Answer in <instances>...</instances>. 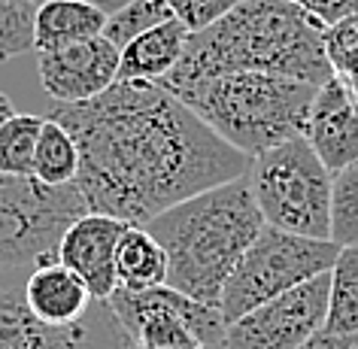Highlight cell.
Wrapping results in <instances>:
<instances>
[{
  "instance_id": "7",
  "label": "cell",
  "mask_w": 358,
  "mask_h": 349,
  "mask_svg": "<svg viewBox=\"0 0 358 349\" xmlns=\"http://www.w3.org/2000/svg\"><path fill=\"white\" fill-rule=\"evenodd\" d=\"M83 213L88 207L76 183L46 185L0 173V271L55 262L61 234Z\"/></svg>"
},
{
  "instance_id": "9",
  "label": "cell",
  "mask_w": 358,
  "mask_h": 349,
  "mask_svg": "<svg viewBox=\"0 0 358 349\" xmlns=\"http://www.w3.org/2000/svg\"><path fill=\"white\" fill-rule=\"evenodd\" d=\"M331 271L225 325L219 349H301L325 325Z\"/></svg>"
},
{
  "instance_id": "10",
  "label": "cell",
  "mask_w": 358,
  "mask_h": 349,
  "mask_svg": "<svg viewBox=\"0 0 358 349\" xmlns=\"http://www.w3.org/2000/svg\"><path fill=\"white\" fill-rule=\"evenodd\" d=\"M37 73L55 104H83L119 79V49L103 37L37 52Z\"/></svg>"
},
{
  "instance_id": "2",
  "label": "cell",
  "mask_w": 358,
  "mask_h": 349,
  "mask_svg": "<svg viewBox=\"0 0 358 349\" xmlns=\"http://www.w3.org/2000/svg\"><path fill=\"white\" fill-rule=\"evenodd\" d=\"M325 24L289 0H240L216 24L192 34L182 58L161 79L176 88L222 73H273L325 85L334 70L325 55Z\"/></svg>"
},
{
  "instance_id": "20",
  "label": "cell",
  "mask_w": 358,
  "mask_h": 349,
  "mask_svg": "<svg viewBox=\"0 0 358 349\" xmlns=\"http://www.w3.org/2000/svg\"><path fill=\"white\" fill-rule=\"evenodd\" d=\"M170 19H173V15H170L164 0H128V3H122L119 10H113L106 15L101 37L110 40L113 46L122 52L131 40H137L140 34L158 28V24H164Z\"/></svg>"
},
{
  "instance_id": "15",
  "label": "cell",
  "mask_w": 358,
  "mask_h": 349,
  "mask_svg": "<svg viewBox=\"0 0 358 349\" xmlns=\"http://www.w3.org/2000/svg\"><path fill=\"white\" fill-rule=\"evenodd\" d=\"M106 13L85 0H40L34 19V49H61L70 43L101 37Z\"/></svg>"
},
{
  "instance_id": "5",
  "label": "cell",
  "mask_w": 358,
  "mask_h": 349,
  "mask_svg": "<svg viewBox=\"0 0 358 349\" xmlns=\"http://www.w3.org/2000/svg\"><path fill=\"white\" fill-rule=\"evenodd\" d=\"M264 225L285 234L331 240V170L303 137L258 152L246 170Z\"/></svg>"
},
{
  "instance_id": "29",
  "label": "cell",
  "mask_w": 358,
  "mask_h": 349,
  "mask_svg": "<svg viewBox=\"0 0 358 349\" xmlns=\"http://www.w3.org/2000/svg\"><path fill=\"white\" fill-rule=\"evenodd\" d=\"M355 13H358V10H355Z\"/></svg>"
},
{
  "instance_id": "13",
  "label": "cell",
  "mask_w": 358,
  "mask_h": 349,
  "mask_svg": "<svg viewBox=\"0 0 358 349\" xmlns=\"http://www.w3.org/2000/svg\"><path fill=\"white\" fill-rule=\"evenodd\" d=\"M24 304H28L31 316L43 325L64 328L85 316L92 307V294L83 280L55 258V262L31 267L28 280H24Z\"/></svg>"
},
{
  "instance_id": "23",
  "label": "cell",
  "mask_w": 358,
  "mask_h": 349,
  "mask_svg": "<svg viewBox=\"0 0 358 349\" xmlns=\"http://www.w3.org/2000/svg\"><path fill=\"white\" fill-rule=\"evenodd\" d=\"M170 15L182 24L189 34H198L210 24H216L222 15H228L240 0H164Z\"/></svg>"
},
{
  "instance_id": "26",
  "label": "cell",
  "mask_w": 358,
  "mask_h": 349,
  "mask_svg": "<svg viewBox=\"0 0 358 349\" xmlns=\"http://www.w3.org/2000/svg\"><path fill=\"white\" fill-rule=\"evenodd\" d=\"M13 115H15V106H13V101H10V97H6L3 92H0V128H3V124L10 122Z\"/></svg>"
},
{
  "instance_id": "16",
  "label": "cell",
  "mask_w": 358,
  "mask_h": 349,
  "mask_svg": "<svg viewBox=\"0 0 358 349\" xmlns=\"http://www.w3.org/2000/svg\"><path fill=\"white\" fill-rule=\"evenodd\" d=\"M115 285L124 292H149L167 285V252L140 225H128L115 246Z\"/></svg>"
},
{
  "instance_id": "17",
  "label": "cell",
  "mask_w": 358,
  "mask_h": 349,
  "mask_svg": "<svg viewBox=\"0 0 358 349\" xmlns=\"http://www.w3.org/2000/svg\"><path fill=\"white\" fill-rule=\"evenodd\" d=\"M325 331L349 334L358 331V246H340L331 267L328 307H325Z\"/></svg>"
},
{
  "instance_id": "1",
  "label": "cell",
  "mask_w": 358,
  "mask_h": 349,
  "mask_svg": "<svg viewBox=\"0 0 358 349\" xmlns=\"http://www.w3.org/2000/svg\"><path fill=\"white\" fill-rule=\"evenodd\" d=\"M49 119L76 140V189L88 213L124 225H149L252 164L158 83L115 79L92 101L55 104Z\"/></svg>"
},
{
  "instance_id": "12",
  "label": "cell",
  "mask_w": 358,
  "mask_h": 349,
  "mask_svg": "<svg viewBox=\"0 0 358 349\" xmlns=\"http://www.w3.org/2000/svg\"><path fill=\"white\" fill-rule=\"evenodd\" d=\"M301 137L313 146L331 176L358 161V104L340 76H331L316 88Z\"/></svg>"
},
{
  "instance_id": "27",
  "label": "cell",
  "mask_w": 358,
  "mask_h": 349,
  "mask_svg": "<svg viewBox=\"0 0 358 349\" xmlns=\"http://www.w3.org/2000/svg\"><path fill=\"white\" fill-rule=\"evenodd\" d=\"M40 3V0H37ZM85 3H92V6H97V10H103L106 15H110L113 10H119L122 3H128V0H85Z\"/></svg>"
},
{
  "instance_id": "18",
  "label": "cell",
  "mask_w": 358,
  "mask_h": 349,
  "mask_svg": "<svg viewBox=\"0 0 358 349\" xmlns=\"http://www.w3.org/2000/svg\"><path fill=\"white\" fill-rule=\"evenodd\" d=\"M79 173V149L67 128L55 119H43L37 149H34V180L46 185H70Z\"/></svg>"
},
{
  "instance_id": "6",
  "label": "cell",
  "mask_w": 358,
  "mask_h": 349,
  "mask_svg": "<svg viewBox=\"0 0 358 349\" xmlns=\"http://www.w3.org/2000/svg\"><path fill=\"white\" fill-rule=\"evenodd\" d=\"M337 252L340 246L334 240L298 237L264 225L222 289L219 313L225 325L246 316L249 310L328 273L334 267Z\"/></svg>"
},
{
  "instance_id": "14",
  "label": "cell",
  "mask_w": 358,
  "mask_h": 349,
  "mask_svg": "<svg viewBox=\"0 0 358 349\" xmlns=\"http://www.w3.org/2000/svg\"><path fill=\"white\" fill-rule=\"evenodd\" d=\"M192 34L176 19H170L158 28L140 34L119 52V79H134V83H161L176 61L182 58L185 43Z\"/></svg>"
},
{
  "instance_id": "28",
  "label": "cell",
  "mask_w": 358,
  "mask_h": 349,
  "mask_svg": "<svg viewBox=\"0 0 358 349\" xmlns=\"http://www.w3.org/2000/svg\"><path fill=\"white\" fill-rule=\"evenodd\" d=\"M343 83H346V79H343ZM349 92H352V97H355V104H358V79H349Z\"/></svg>"
},
{
  "instance_id": "8",
  "label": "cell",
  "mask_w": 358,
  "mask_h": 349,
  "mask_svg": "<svg viewBox=\"0 0 358 349\" xmlns=\"http://www.w3.org/2000/svg\"><path fill=\"white\" fill-rule=\"evenodd\" d=\"M31 267L0 271V349H131L134 337L122 328L106 301H92L79 322L49 328L31 316L24 280Z\"/></svg>"
},
{
  "instance_id": "4",
  "label": "cell",
  "mask_w": 358,
  "mask_h": 349,
  "mask_svg": "<svg viewBox=\"0 0 358 349\" xmlns=\"http://www.w3.org/2000/svg\"><path fill=\"white\" fill-rule=\"evenodd\" d=\"M203 124H210L228 146L255 158L258 152L301 137L316 85L273 73H222L198 79L176 92Z\"/></svg>"
},
{
  "instance_id": "25",
  "label": "cell",
  "mask_w": 358,
  "mask_h": 349,
  "mask_svg": "<svg viewBox=\"0 0 358 349\" xmlns=\"http://www.w3.org/2000/svg\"><path fill=\"white\" fill-rule=\"evenodd\" d=\"M301 349H358V331H349V334H334V331L319 328Z\"/></svg>"
},
{
  "instance_id": "21",
  "label": "cell",
  "mask_w": 358,
  "mask_h": 349,
  "mask_svg": "<svg viewBox=\"0 0 358 349\" xmlns=\"http://www.w3.org/2000/svg\"><path fill=\"white\" fill-rule=\"evenodd\" d=\"M331 240L337 246H358V161L331 180Z\"/></svg>"
},
{
  "instance_id": "24",
  "label": "cell",
  "mask_w": 358,
  "mask_h": 349,
  "mask_svg": "<svg viewBox=\"0 0 358 349\" xmlns=\"http://www.w3.org/2000/svg\"><path fill=\"white\" fill-rule=\"evenodd\" d=\"M289 3L313 15V19H319L325 28L343 22L346 15H352L358 10V0H289Z\"/></svg>"
},
{
  "instance_id": "19",
  "label": "cell",
  "mask_w": 358,
  "mask_h": 349,
  "mask_svg": "<svg viewBox=\"0 0 358 349\" xmlns=\"http://www.w3.org/2000/svg\"><path fill=\"white\" fill-rule=\"evenodd\" d=\"M43 119L31 113H15L0 128V173L6 176H31L34 173V149H37Z\"/></svg>"
},
{
  "instance_id": "3",
  "label": "cell",
  "mask_w": 358,
  "mask_h": 349,
  "mask_svg": "<svg viewBox=\"0 0 358 349\" xmlns=\"http://www.w3.org/2000/svg\"><path fill=\"white\" fill-rule=\"evenodd\" d=\"M143 228L167 252V289L219 307L228 276L262 234L264 219L249 192V180L237 176L185 198Z\"/></svg>"
},
{
  "instance_id": "22",
  "label": "cell",
  "mask_w": 358,
  "mask_h": 349,
  "mask_svg": "<svg viewBox=\"0 0 358 349\" xmlns=\"http://www.w3.org/2000/svg\"><path fill=\"white\" fill-rule=\"evenodd\" d=\"M37 0H0V64L34 49Z\"/></svg>"
},
{
  "instance_id": "11",
  "label": "cell",
  "mask_w": 358,
  "mask_h": 349,
  "mask_svg": "<svg viewBox=\"0 0 358 349\" xmlns=\"http://www.w3.org/2000/svg\"><path fill=\"white\" fill-rule=\"evenodd\" d=\"M124 222L101 213H83L70 222L58 240V262L73 271L92 294V301H110L115 285V246L124 234Z\"/></svg>"
}]
</instances>
